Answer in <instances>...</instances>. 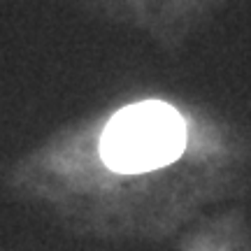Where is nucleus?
Wrapping results in <instances>:
<instances>
[{
  "instance_id": "1",
  "label": "nucleus",
  "mask_w": 251,
  "mask_h": 251,
  "mask_svg": "<svg viewBox=\"0 0 251 251\" xmlns=\"http://www.w3.org/2000/svg\"><path fill=\"white\" fill-rule=\"evenodd\" d=\"M186 149V121L163 100H144L119 109L100 135V156L119 175L165 168Z\"/></svg>"
}]
</instances>
